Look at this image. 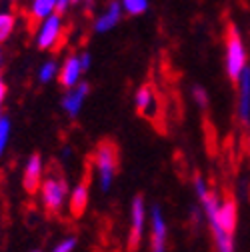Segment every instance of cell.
<instances>
[{"mask_svg": "<svg viewBox=\"0 0 250 252\" xmlns=\"http://www.w3.org/2000/svg\"><path fill=\"white\" fill-rule=\"evenodd\" d=\"M94 166L98 174V188L100 192H108L118 170V148L112 140H100L94 152Z\"/></svg>", "mask_w": 250, "mask_h": 252, "instance_id": "6da1fadb", "label": "cell"}, {"mask_svg": "<svg viewBox=\"0 0 250 252\" xmlns=\"http://www.w3.org/2000/svg\"><path fill=\"white\" fill-rule=\"evenodd\" d=\"M40 202H42V208L56 216L60 214V210L64 208V204L68 202V196H70V188H68V182L62 174H48V178L42 180L40 184Z\"/></svg>", "mask_w": 250, "mask_h": 252, "instance_id": "7a4b0ae2", "label": "cell"}, {"mask_svg": "<svg viewBox=\"0 0 250 252\" xmlns=\"http://www.w3.org/2000/svg\"><path fill=\"white\" fill-rule=\"evenodd\" d=\"M246 48L236 24H228L226 28V74L232 82H238L242 70L246 68Z\"/></svg>", "mask_w": 250, "mask_h": 252, "instance_id": "3957f363", "label": "cell"}, {"mask_svg": "<svg viewBox=\"0 0 250 252\" xmlns=\"http://www.w3.org/2000/svg\"><path fill=\"white\" fill-rule=\"evenodd\" d=\"M148 222V208L142 194H136L130 202V228H128V250H138L144 238V226Z\"/></svg>", "mask_w": 250, "mask_h": 252, "instance_id": "277c9868", "label": "cell"}, {"mask_svg": "<svg viewBox=\"0 0 250 252\" xmlns=\"http://www.w3.org/2000/svg\"><path fill=\"white\" fill-rule=\"evenodd\" d=\"M148 224H150V244L148 252H166L168 242V226L162 214L160 204H152L148 210Z\"/></svg>", "mask_w": 250, "mask_h": 252, "instance_id": "5b68a950", "label": "cell"}, {"mask_svg": "<svg viewBox=\"0 0 250 252\" xmlns=\"http://www.w3.org/2000/svg\"><path fill=\"white\" fill-rule=\"evenodd\" d=\"M42 174H44V164H42V156L38 152L30 154L24 172H22V188L28 194H36L40 190V184H42Z\"/></svg>", "mask_w": 250, "mask_h": 252, "instance_id": "8992f818", "label": "cell"}, {"mask_svg": "<svg viewBox=\"0 0 250 252\" xmlns=\"http://www.w3.org/2000/svg\"><path fill=\"white\" fill-rule=\"evenodd\" d=\"M60 36H62V16L52 14L38 28V32H36V46L40 50H52L56 46V42L60 40Z\"/></svg>", "mask_w": 250, "mask_h": 252, "instance_id": "52a82bcc", "label": "cell"}, {"mask_svg": "<svg viewBox=\"0 0 250 252\" xmlns=\"http://www.w3.org/2000/svg\"><path fill=\"white\" fill-rule=\"evenodd\" d=\"M88 92H90V84L88 82H78L74 88H70L64 96H62L60 100V106L62 110H64L70 118H76L84 106V100L88 96Z\"/></svg>", "mask_w": 250, "mask_h": 252, "instance_id": "ba28073f", "label": "cell"}, {"mask_svg": "<svg viewBox=\"0 0 250 252\" xmlns=\"http://www.w3.org/2000/svg\"><path fill=\"white\" fill-rule=\"evenodd\" d=\"M134 106H136V112L140 116H156L158 114V110H156V106H158V96H156V92L150 84H142L136 90Z\"/></svg>", "mask_w": 250, "mask_h": 252, "instance_id": "9c48e42d", "label": "cell"}, {"mask_svg": "<svg viewBox=\"0 0 250 252\" xmlns=\"http://www.w3.org/2000/svg\"><path fill=\"white\" fill-rule=\"evenodd\" d=\"M80 74H82V70H80V60H78L76 54H70V56L64 60V64L60 66V70H58V82L64 86V88L70 90V88H74V86L78 84Z\"/></svg>", "mask_w": 250, "mask_h": 252, "instance_id": "30bf717a", "label": "cell"}, {"mask_svg": "<svg viewBox=\"0 0 250 252\" xmlns=\"http://www.w3.org/2000/svg\"><path fill=\"white\" fill-rule=\"evenodd\" d=\"M120 18H122V6H120L118 0H112V2L106 6V10L94 20V26L92 28H94V32L104 34L120 22Z\"/></svg>", "mask_w": 250, "mask_h": 252, "instance_id": "8fae6325", "label": "cell"}, {"mask_svg": "<svg viewBox=\"0 0 250 252\" xmlns=\"http://www.w3.org/2000/svg\"><path fill=\"white\" fill-rule=\"evenodd\" d=\"M240 94H238V118L248 124L250 122V66H246L238 78Z\"/></svg>", "mask_w": 250, "mask_h": 252, "instance_id": "7c38bea8", "label": "cell"}, {"mask_svg": "<svg viewBox=\"0 0 250 252\" xmlns=\"http://www.w3.org/2000/svg\"><path fill=\"white\" fill-rule=\"evenodd\" d=\"M88 208V182H78L68 196V210L72 218H80Z\"/></svg>", "mask_w": 250, "mask_h": 252, "instance_id": "4fadbf2b", "label": "cell"}, {"mask_svg": "<svg viewBox=\"0 0 250 252\" xmlns=\"http://www.w3.org/2000/svg\"><path fill=\"white\" fill-rule=\"evenodd\" d=\"M54 8H56V0H32L30 4V18L34 22H44L48 16L54 14Z\"/></svg>", "mask_w": 250, "mask_h": 252, "instance_id": "5bb4252c", "label": "cell"}, {"mask_svg": "<svg viewBox=\"0 0 250 252\" xmlns=\"http://www.w3.org/2000/svg\"><path fill=\"white\" fill-rule=\"evenodd\" d=\"M122 12H126L128 16H140L148 10V0H118Z\"/></svg>", "mask_w": 250, "mask_h": 252, "instance_id": "9a60e30c", "label": "cell"}, {"mask_svg": "<svg viewBox=\"0 0 250 252\" xmlns=\"http://www.w3.org/2000/svg\"><path fill=\"white\" fill-rule=\"evenodd\" d=\"M14 24H16V18L14 14L10 12H0V44L6 42L12 34V30H14Z\"/></svg>", "mask_w": 250, "mask_h": 252, "instance_id": "2e32d148", "label": "cell"}, {"mask_svg": "<svg viewBox=\"0 0 250 252\" xmlns=\"http://www.w3.org/2000/svg\"><path fill=\"white\" fill-rule=\"evenodd\" d=\"M10 130H12V124H10V118L0 114V156L4 154L6 146H8V140H10Z\"/></svg>", "mask_w": 250, "mask_h": 252, "instance_id": "e0dca14e", "label": "cell"}, {"mask_svg": "<svg viewBox=\"0 0 250 252\" xmlns=\"http://www.w3.org/2000/svg\"><path fill=\"white\" fill-rule=\"evenodd\" d=\"M58 70H60V66L56 64L54 60H48V62H44V64L38 68V82H42V84L50 82L54 76H58Z\"/></svg>", "mask_w": 250, "mask_h": 252, "instance_id": "ac0fdd59", "label": "cell"}, {"mask_svg": "<svg viewBox=\"0 0 250 252\" xmlns=\"http://www.w3.org/2000/svg\"><path fill=\"white\" fill-rule=\"evenodd\" d=\"M76 246H78V236L70 234V236H64L62 240H58V242L52 246L50 252H74Z\"/></svg>", "mask_w": 250, "mask_h": 252, "instance_id": "d6986e66", "label": "cell"}, {"mask_svg": "<svg viewBox=\"0 0 250 252\" xmlns=\"http://www.w3.org/2000/svg\"><path fill=\"white\" fill-rule=\"evenodd\" d=\"M194 192H196L198 200H202V198H204V196L210 192V188H208L206 180H204L200 174H196V176H194Z\"/></svg>", "mask_w": 250, "mask_h": 252, "instance_id": "ffe728a7", "label": "cell"}, {"mask_svg": "<svg viewBox=\"0 0 250 252\" xmlns=\"http://www.w3.org/2000/svg\"><path fill=\"white\" fill-rule=\"evenodd\" d=\"M192 96H194V100H196V104L200 108H206L208 106V92L202 86H194L192 88Z\"/></svg>", "mask_w": 250, "mask_h": 252, "instance_id": "44dd1931", "label": "cell"}, {"mask_svg": "<svg viewBox=\"0 0 250 252\" xmlns=\"http://www.w3.org/2000/svg\"><path fill=\"white\" fill-rule=\"evenodd\" d=\"M70 4H72V0H56L54 14H58V16H64V14H66V10L70 8Z\"/></svg>", "mask_w": 250, "mask_h": 252, "instance_id": "7402d4cb", "label": "cell"}, {"mask_svg": "<svg viewBox=\"0 0 250 252\" xmlns=\"http://www.w3.org/2000/svg\"><path fill=\"white\" fill-rule=\"evenodd\" d=\"M78 60H80V70H82V72H86V70L90 68V62H92L90 52H82V54L78 56Z\"/></svg>", "mask_w": 250, "mask_h": 252, "instance_id": "603a6c76", "label": "cell"}, {"mask_svg": "<svg viewBox=\"0 0 250 252\" xmlns=\"http://www.w3.org/2000/svg\"><path fill=\"white\" fill-rule=\"evenodd\" d=\"M4 98H6V84L0 80V108H2V104H4Z\"/></svg>", "mask_w": 250, "mask_h": 252, "instance_id": "cb8c5ba5", "label": "cell"}, {"mask_svg": "<svg viewBox=\"0 0 250 252\" xmlns=\"http://www.w3.org/2000/svg\"><path fill=\"white\" fill-rule=\"evenodd\" d=\"M2 60H4V54H2V48H0V66H2Z\"/></svg>", "mask_w": 250, "mask_h": 252, "instance_id": "d4e9b609", "label": "cell"}, {"mask_svg": "<svg viewBox=\"0 0 250 252\" xmlns=\"http://www.w3.org/2000/svg\"><path fill=\"white\" fill-rule=\"evenodd\" d=\"M30 252H42L40 248H32V250H30Z\"/></svg>", "mask_w": 250, "mask_h": 252, "instance_id": "484cf974", "label": "cell"}, {"mask_svg": "<svg viewBox=\"0 0 250 252\" xmlns=\"http://www.w3.org/2000/svg\"><path fill=\"white\" fill-rule=\"evenodd\" d=\"M74 2H82V0H72V4H74Z\"/></svg>", "mask_w": 250, "mask_h": 252, "instance_id": "4316f807", "label": "cell"}, {"mask_svg": "<svg viewBox=\"0 0 250 252\" xmlns=\"http://www.w3.org/2000/svg\"><path fill=\"white\" fill-rule=\"evenodd\" d=\"M0 80H2V70H0Z\"/></svg>", "mask_w": 250, "mask_h": 252, "instance_id": "83f0119b", "label": "cell"}, {"mask_svg": "<svg viewBox=\"0 0 250 252\" xmlns=\"http://www.w3.org/2000/svg\"><path fill=\"white\" fill-rule=\"evenodd\" d=\"M12 2H18V0H12Z\"/></svg>", "mask_w": 250, "mask_h": 252, "instance_id": "f1b7e54d", "label": "cell"}]
</instances>
